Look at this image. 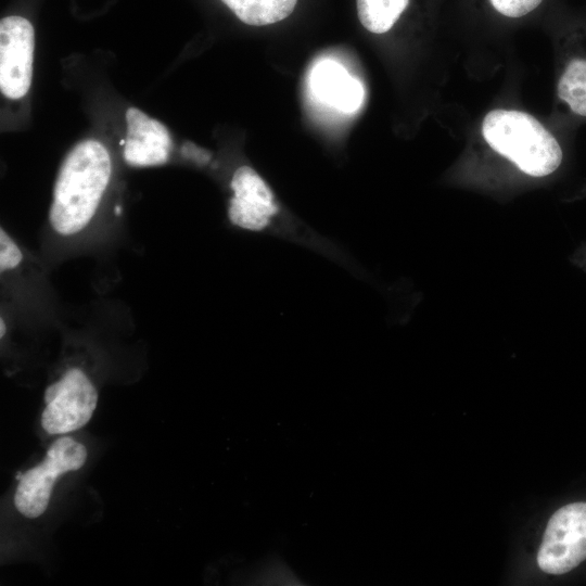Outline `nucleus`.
I'll list each match as a JSON object with an SVG mask.
<instances>
[{
    "instance_id": "nucleus-14",
    "label": "nucleus",
    "mask_w": 586,
    "mask_h": 586,
    "mask_svg": "<svg viewBox=\"0 0 586 586\" xmlns=\"http://www.w3.org/2000/svg\"><path fill=\"white\" fill-rule=\"evenodd\" d=\"M23 255L15 242L1 228L0 230V270L1 272L16 267Z\"/></svg>"
},
{
    "instance_id": "nucleus-9",
    "label": "nucleus",
    "mask_w": 586,
    "mask_h": 586,
    "mask_svg": "<svg viewBox=\"0 0 586 586\" xmlns=\"http://www.w3.org/2000/svg\"><path fill=\"white\" fill-rule=\"evenodd\" d=\"M310 88L322 102L345 113L357 111L365 93L361 82L332 60H324L313 68Z\"/></svg>"
},
{
    "instance_id": "nucleus-10",
    "label": "nucleus",
    "mask_w": 586,
    "mask_h": 586,
    "mask_svg": "<svg viewBox=\"0 0 586 586\" xmlns=\"http://www.w3.org/2000/svg\"><path fill=\"white\" fill-rule=\"evenodd\" d=\"M243 23L264 26L288 17L297 0H221Z\"/></svg>"
},
{
    "instance_id": "nucleus-12",
    "label": "nucleus",
    "mask_w": 586,
    "mask_h": 586,
    "mask_svg": "<svg viewBox=\"0 0 586 586\" xmlns=\"http://www.w3.org/2000/svg\"><path fill=\"white\" fill-rule=\"evenodd\" d=\"M409 0H357L358 17L362 26L374 34L392 28Z\"/></svg>"
},
{
    "instance_id": "nucleus-6",
    "label": "nucleus",
    "mask_w": 586,
    "mask_h": 586,
    "mask_svg": "<svg viewBox=\"0 0 586 586\" xmlns=\"http://www.w3.org/2000/svg\"><path fill=\"white\" fill-rule=\"evenodd\" d=\"M35 33L22 16L0 22V89L9 99L24 97L31 81Z\"/></svg>"
},
{
    "instance_id": "nucleus-1",
    "label": "nucleus",
    "mask_w": 586,
    "mask_h": 586,
    "mask_svg": "<svg viewBox=\"0 0 586 586\" xmlns=\"http://www.w3.org/2000/svg\"><path fill=\"white\" fill-rule=\"evenodd\" d=\"M111 177V157L97 140L77 143L58 173L49 211L52 228L62 235L82 230L93 217Z\"/></svg>"
},
{
    "instance_id": "nucleus-8",
    "label": "nucleus",
    "mask_w": 586,
    "mask_h": 586,
    "mask_svg": "<svg viewBox=\"0 0 586 586\" xmlns=\"http://www.w3.org/2000/svg\"><path fill=\"white\" fill-rule=\"evenodd\" d=\"M127 133L124 158L135 167L157 166L168 161L171 138L160 120L149 117L137 107L126 112Z\"/></svg>"
},
{
    "instance_id": "nucleus-7",
    "label": "nucleus",
    "mask_w": 586,
    "mask_h": 586,
    "mask_svg": "<svg viewBox=\"0 0 586 586\" xmlns=\"http://www.w3.org/2000/svg\"><path fill=\"white\" fill-rule=\"evenodd\" d=\"M230 221L243 229H265L278 212L275 196L263 178L250 166L239 167L231 180Z\"/></svg>"
},
{
    "instance_id": "nucleus-5",
    "label": "nucleus",
    "mask_w": 586,
    "mask_h": 586,
    "mask_svg": "<svg viewBox=\"0 0 586 586\" xmlns=\"http://www.w3.org/2000/svg\"><path fill=\"white\" fill-rule=\"evenodd\" d=\"M41 425L49 434H64L84 426L92 417L98 393L87 375L69 369L44 393Z\"/></svg>"
},
{
    "instance_id": "nucleus-3",
    "label": "nucleus",
    "mask_w": 586,
    "mask_h": 586,
    "mask_svg": "<svg viewBox=\"0 0 586 586\" xmlns=\"http://www.w3.org/2000/svg\"><path fill=\"white\" fill-rule=\"evenodd\" d=\"M87 459L86 447L69 436L58 438L48 449L44 459L20 479L14 505L26 518L41 515L50 501L54 482L68 471L80 469Z\"/></svg>"
},
{
    "instance_id": "nucleus-15",
    "label": "nucleus",
    "mask_w": 586,
    "mask_h": 586,
    "mask_svg": "<svg viewBox=\"0 0 586 586\" xmlns=\"http://www.w3.org/2000/svg\"><path fill=\"white\" fill-rule=\"evenodd\" d=\"M4 333H5V324H4L3 319L1 318V320H0V336L3 337Z\"/></svg>"
},
{
    "instance_id": "nucleus-4",
    "label": "nucleus",
    "mask_w": 586,
    "mask_h": 586,
    "mask_svg": "<svg viewBox=\"0 0 586 586\" xmlns=\"http://www.w3.org/2000/svg\"><path fill=\"white\" fill-rule=\"evenodd\" d=\"M586 560V502L569 504L548 521L537 553L546 573L563 574Z\"/></svg>"
},
{
    "instance_id": "nucleus-13",
    "label": "nucleus",
    "mask_w": 586,
    "mask_h": 586,
    "mask_svg": "<svg viewBox=\"0 0 586 586\" xmlns=\"http://www.w3.org/2000/svg\"><path fill=\"white\" fill-rule=\"evenodd\" d=\"M500 14L518 18L535 10L543 0H489Z\"/></svg>"
},
{
    "instance_id": "nucleus-11",
    "label": "nucleus",
    "mask_w": 586,
    "mask_h": 586,
    "mask_svg": "<svg viewBox=\"0 0 586 586\" xmlns=\"http://www.w3.org/2000/svg\"><path fill=\"white\" fill-rule=\"evenodd\" d=\"M557 94L575 115L586 117V58H574L565 65Z\"/></svg>"
},
{
    "instance_id": "nucleus-2",
    "label": "nucleus",
    "mask_w": 586,
    "mask_h": 586,
    "mask_svg": "<svg viewBox=\"0 0 586 586\" xmlns=\"http://www.w3.org/2000/svg\"><path fill=\"white\" fill-rule=\"evenodd\" d=\"M482 133L492 149L530 176H548L562 162L563 154L557 139L525 112L491 111L483 119Z\"/></svg>"
}]
</instances>
